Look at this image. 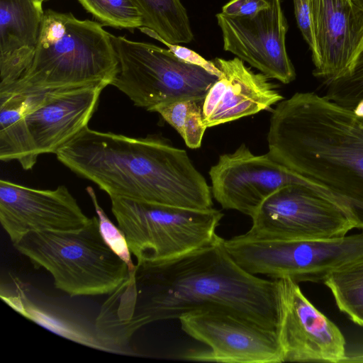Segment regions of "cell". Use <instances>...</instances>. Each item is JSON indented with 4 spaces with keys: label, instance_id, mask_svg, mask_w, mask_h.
<instances>
[{
    "label": "cell",
    "instance_id": "603a6c76",
    "mask_svg": "<svg viewBox=\"0 0 363 363\" xmlns=\"http://www.w3.org/2000/svg\"><path fill=\"white\" fill-rule=\"evenodd\" d=\"M202 102L182 100L155 108L158 113L182 136L187 147H201L206 126L203 122Z\"/></svg>",
    "mask_w": 363,
    "mask_h": 363
},
{
    "label": "cell",
    "instance_id": "e0dca14e",
    "mask_svg": "<svg viewBox=\"0 0 363 363\" xmlns=\"http://www.w3.org/2000/svg\"><path fill=\"white\" fill-rule=\"evenodd\" d=\"M221 74L202 102L207 128L267 111L284 98L262 72H255L238 57L216 58Z\"/></svg>",
    "mask_w": 363,
    "mask_h": 363
},
{
    "label": "cell",
    "instance_id": "8992f818",
    "mask_svg": "<svg viewBox=\"0 0 363 363\" xmlns=\"http://www.w3.org/2000/svg\"><path fill=\"white\" fill-rule=\"evenodd\" d=\"M138 269L152 267L215 242L223 213L110 198Z\"/></svg>",
    "mask_w": 363,
    "mask_h": 363
},
{
    "label": "cell",
    "instance_id": "d6986e66",
    "mask_svg": "<svg viewBox=\"0 0 363 363\" xmlns=\"http://www.w3.org/2000/svg\"><path fill=\"white\" fill-rule=\"evenodd\" d=\"M16 294L1 293V298L18 313L45 329L71 341L96 350L113 352L95 322L57 306L30 300L19 290Z\"/></svg>",
    "mask_w": 363,
    "mask_h": 363
},
{
    "label": "cell",
    "instance_id": "44dd1931",
    "mask_svg": "<svg viewBox=\"0 0 363 363\" xmlns=\"http://www.w3.org/2000/svg\"><path fill=\"white\" fill-rule=\"evenodd\" d=\"M131 1L142 16L143 27L170 43H189L194 40L189 16L181 0Z\"/></svg>",
    "mask_w": 363,
    "mask_h": 363
},
{
    "label": "cell",
    "instance_id": "7c38bea8",
    "mask_svg": "<svg viewBox=\"0 0 363 363\" xmlns=\"http://www.w3.org/2000/svg\"><path fill=\"white\" fill-rule=\"evenodd\" d=\"M216 18L225 51L283 84L295 79V69L286 47L288 24L281 0H269L267 9L251 17L220 12Z\"/></svg>",
    "mask_w": 363,
    "mask_h": 363
},
{
    "label": "cell",
    "instance_id": "7402d4cb",
    "mask_svg": "<svg viewBox=\"0 0 363 363\" xmlns=\"http://www.w3.org/2000/svg\"><path fill=\"white\" fill-rule=\"evenodd\" d=\"M323 283L338 309L363 328V257L334 269Z\"/></svg>",
    "mask_w": 363,
    "mask_h": 363
},
{
    "label": "cell",
    "instance_id": "d4e9b609",
    "mask_svg": "<svg viewBox=\"0 0 363 363\" xmlns=\"http://www.w3.org/2000/svg\"><path fill=\"white\" fill-rule=\"evenodd\" d=\"M325 85V98L341 106L353 109L363 101V53L347 74Z\"/></svg>",
    "mask_w": 363,
    "mask_h": 363
},
{
    "label": "cell",
    "instance_id": "30bf717a",
    "mask_svg": "<svg viewBox=\"0 0 363 363\" xmlns=\"http://www.w3.org/2000/svg\"><path fill=\"white\" fill-rule=\"evenodd\" d=\"M182 330L208 347L182 355L190 361L281 363L282 353L276 330L227 310L206 308L180 316Z\"/></svg>",
    "mask_w": 363,
    "mask_h": 363
},
{
    "label": "cell",
    "instance_id": "3957f363",
    "mask_svg": "<svg viewBox=\"0 0 363 363\" xmlns=\"http://www.w3.org/2000/svg\"><path fill=\"white\" fill-rule=\"evenodd\" d=\"M223 240L219 237L160 264L137 268L132 334L152 322L179 319L206 308L227 310L276 330L277 281L244 270L229 255Z\"/></svg>",
    "mask_w": 363,
    "mask_h": 363
},
{
    "label": "cell",
    "instance_id": "cb8c5ba5",
    "mask_svg": "<svg viewBox=\"0 0 363 363\" xmlns=\"http://www.w3.org/2000/svg\"><path fill=\"white\" fill-rule=\"evenodd\" d=\"M77 1L102 26L125 29L143 26L142 16L131 0Z\"/></svg>",
    "mask_w": 363,
    "mask_h": 363
},
{
    "label": "cell",
    "instance_id": "5b68a950",
    "mask_svg": "<svg viewBox=\"0 0 363 363\" xmlns=\"http://www.w3.org/2000/svg\"><path fill=\"white\" fill-rule=\"evenodd\" d=\"M13 245L70 296L111 294L130 277L126 263L103 239L97 216L77 230L29 233Z\"/></svg>",
    "mask_w": 363,
    "mask_h": 363
},
{
    "label": "cell",
    "instance_id": "f1b7e54d",
    "mask_svg": "<svg viewBox=\"0 0 363 363\" xmlns=\"http://www.w3.org/2000/svg\"><path fill=\"white\" fill-rule=\"evenodd\" d=\"M269 6V0H230L222 13L230 16L251 17Z\"/></svg>",
    "mask_w": 363,
    "mask_h": 363
},
{
    "label": "cell",
    "instance_id": "7a4b0ae2",
    "mask_svg": "<svg viewBox=\"0 0 363 363\" xmlns=\"http://www.w3.org/2000/svg\"><path fill=\"white\" fill-rule=\"evenodd\" d=\"M110 198L191 209L213 208L211 189L187 152L155 135L82 130L56 152Z\"/></svg>",
    "mask_w": 363,
    "mask_h": 363
},
{
    "label": "cell",
    "instance_id": "484cf974",
    "mask_svg": "<svg viewBox=\"0 0 363 363\" xmlns=\"http://www.w3.org/2000/svg\"><path fill=\"white\" fill-rule=\"evenodd\" d=\"M86 192L93 203L99 218V231L105 242L128 267L130 272L137 269L131 258L125 236L122 230L116 227L107 216L104 209L99 203L96 194L91 186H87Z\"/></svg>",
    "mask_w": 363,
    "mask_h": 363
},
{
    "label": "cell",
    "instance_id": "f546056e",
    "mask_svg": "<svg viewBox=\"0 0 363 363\" xmlns=\"http://www.w3.org/2000/svg\"><path fill=\"white\" fill-rule=\"evenodd\" d=\"M363 362V349L362 350L353 356H347L346 362Z\"/></svg>",
    "mask_w": 363,
    "mask_h": 363
},
{
    "label": "cell",
    "instance_id": "9a60e30c",
    "mask_svg": "<svg viewBox=\"0 0 363 363\" xmlns=\"http://www.w3.org/2000/svg\"><path fill=\"white\" fill-rule=\"evenodd\" d=\"M316 51L314 77L324 84L347 74L363 53V6L357 0H308Z\"/></svg>",
    "mask_w": 363,
    "mask_h": 363
},
{
    "label": "cell",
    "instance_id": "ba28073f",
    "mask_svg": "<svg viewBox=\"0 0 363 363\" xmlns=\"http://www.w3.org/2000/svg\"><path fill=\"white\" fill-rule=\"evenodd\" d=\"M234 261L253 275L296 283L323 282L334 269L363 257V231L342 238L280 240L245 234L223 240Z\"/></svg>",
    "mask_w": 363,
    "mask_h": 363
},
{
    "label": "cell",
    "instance_id": "5bb4252c",
    "mask_svg": "<svg viewBox=\"0 0 363 363\" xmlns=\"http://www.w3.org/2000/svg\"><path fill=\"white\" fill-rule=\"evenodd\" d=\"M90 220L65 185L38 189L0 181V222L13 244L29 233L77 230Z\"/></svg>",
    "mask_w": 363,
    "mask_h": 363
},
{
    "label": "cell",
    "instance_id": "2e32d148",
    "mask_svg": "<svg viewBox=\"0 0 363 363\" xmlns=\"http://www.w3.org/2000/svg\"><path fill=\"white\" fill-rule=\"evenodd\" d=\"M94 85L28 96L27 129L37 155L56 152L85 127L105 88Z\"/></svg>",
    "mask_w": 363,
    "mask_h": 363
},
{
    "label": "cell",
    "instance_id": "277c9868",
    "mask_svg": "<svg viewBox=\"0 0 363 363\" xmlns=\"http://www.w3.org/2000/svg\"><path fill=\"white\" fill-rule=\"evenodd\" d=\"M111 34L72 13L44 11L35 54L21 77L0 96L111 85L118 72Z\"/></svg>",
    "mask_w": 363,
    "mask_h": 363
},
{
    "label": "cell",
    "instance_id": "4316f807",
    "mask_svg": "<svg viewBox=\"0 0 363 363\" xmlns=\"http://www.w3.org/2000/svg\"><path fill=\"white\" fill-rule=\"evenodd\" d=\"M139 29L145 34L165 45L176 57L182 61L200 67L218 77L220 75L221 72L214 62L206 60L195 51L184 46H182L179 44L170 43L165 41L156 33L149 28L141 27Z\"/></svg>",
    "mask_w": 363,
    "mask_h": 363
},
{
    "label": "cell",
    "instance_id": "ffe728a7",
    "mask_svg": "<svg viewBox=\"0 0 363 363\" xmlns=\"http://www.w3.org/2000/svg\"><path fill=\"white\" fill-rule=\"evenodd\" d=\"M28 106L27 95L0 96V160H16L25 170L37 162L25 121Z\"/></svg>",
    "mask_w": 363,
    "mask_h": 363
},
{
    "label": "cell",
    "instance_id": "6da1fadb",
    "mask_svg": "<svg viewBox=\"0 0 363 363\" xmlns=\"http://www.w3.org/2000/svg\"><path fill=\"white\" fill-rule=\"evenodd\" d=\"M268 154L343 204L363 231V116L314 92H296L274 109Z\"/></svg>",
    "mask_w": 363,
    "mask_h": 363
},
{
    "label": "cell",
    "instance_id": "4fadbf2b",
    "mask_svg": "<svg viewBox=\"0 0 363 363\" xmlns=\"http://www.w3.org/2000/svg\"><path fill=\"white\" fill-rule=\"evenodd\" d=\"M209 176L212 196L221 207L250 218L262 202L277 189L307 182L268 153L254 155L245 144L232 153L220 155L217 163L211 167Z\"/></svg>",
    "mask_w": 363,
    "mask_h": 363
},
{
    "label": "cell",
    "instance_id": "9c48e42d",
    "mask_svg": "<svg viewBox=\"0 0 363 363\" xmlns=\"http://www.w3.org/2000/svg\"><path fill=\"white\" fill-rule=\"evenodd\" d=\"M245 233L262 240L338 238L355 228L349 210L323 189L308 182L293 183L267 197L251 217Z\"/></svg>",
    "mask_w": 363,
    "mask_h": 363
},
{
    "label": "cell",
    "instance_id": "83f0119b",
    "mask_svg": "<svg viewBox=\"0 0 363 363\" xmlns=\"http://www.w3.org/2000/svg\"><path fill=\"white\" fill-rule=\"evenodd\" d=\"M294 14L298 27L312 52L315 53L316 45L312 13L308 0H293Z\"/></svg>",
    "mask_w": 363,
    "mask_h": 363
},
{
    "label": "cell",
    "instance_id": "8fae6325",
    "mask_svg": "<svg viewBox=\"0 0 363 363\" xmlns=\"http://www.w3.org/2000/svg\"><path fill=\"white\" fill-rule=\"evenodd\" d=\"M276 332L283 362H346L345 338L340 328L289 278L275 279Z\"/></svg>",
    "mask_w": 363,
    "mask_h": 363
},
{
    "label": "cell",
    "instance_id": "ac0fdd59",
    "mask_svg": "<svg viewBox=\"0 0 363 363\" xmlns=\"http://www.w3.org/2000/svg\"><path fill=\"white\" fill-rule=\"evenodd\" d=\"M42 5L36 0H0V91L14 83L33 58Z\"/></svg>",
    "mask_w": 363,
    "mask_h": 363
},
{
    "label": "cell",
    "instance_id": "1f68e13d",
    "mask_svg": "<svg viewBox=\"0 0 363 363\" xmlns=\"http://www.w3.org/2000/svg\"><path fill=\"white\" fill-rule=\"evenodd\" d=\"M357 1L359 2V4H360L362 6H363V0H357Z\"/></svg>",
    "mask_w": 363,
    "mask_h": 363
},
{
    "label": "cell",
    "instance_id": "4dcf8cb0",
    "mask_svg": "<svg viewBox=\"0 0 363 363\" xmlns=\"http://www.w3.org/2000/svg\"><path fill=\"white\" fill-rule=\"evenodd\" d=\"M36 1L41 2L43 4V2L47 1L48 0H36Z\"/></svg>",
    "mask_w": 363,
    "mask_h": 363
},
{
    "label": "cell",
    "instance_id": "52a82bcc",
    "mask_svg": "<svg viewBox=\"0 0 363 363\" xmlns=\"http://www.w3.org/2000/svg\"><path fill=\"white\" fill-rule=\"evenodd\" d=\"M111 39L118 65L111 85L147 111L177 101H203L218 78L169 49L112 34Z\"/></svg>",
    "mask_w": 363,
    "mask_h": 363
}]
</instances>
